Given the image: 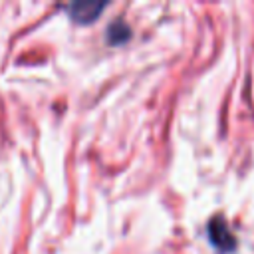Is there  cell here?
I'll return each mask as SVG.
<instances>
[{
    "label": "cell",
    "mask_w": 254,
    "mask_h": 254,
    "mask_svg": "<svg viewBox=\"0 0 254 254\" xmlns=\"http://www.w3.org/2000/svg\"><path fill=\"white\" fill-rule=\"evenodd\" d=\"M208 238L212 242V246H216L220 252H230L236 246L234 234L230 232L228 224L224 222L222 216H214L208 222Z\"/></svg>",
    "instance_id": "cell-1"
},
{
    "label": "cell",
    "mask_w": 254,
    "mask_h": 254,
    "mask_svg": "<svg viewBox=\"0 0 254 254\" xmlns=\"http://www.w3.org/2000/svg\"><path fill=\"white\" fill-rule=\"evenodd\" d=\"M107 8V2H91V0H79V2H71L65 6V12L69 14V18L73 22H79V24H89L93 22L101 10Z\"/></svg>",
    "instance_id": "cell-2"
},
{
    "label": "cell",
    "mask_w": 254,
    "mask_h": 254,
    "mask_svg": "<svg viewBox=\"0 0 254 254\" xmlns=\"http://www.w3.org/2000/svg\"><path fill=\"white\" fill-rule=\"evenodd\" d=\"M129 36H131V30H129V26L125 24V20H121V18L113 20V22L107 26V42L113 44V46L123 44L125 40H129Z\"/></svg>",
    "instance_id": "cell-3"
}]
</instances>
